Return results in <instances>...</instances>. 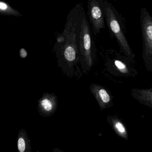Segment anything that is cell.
Masks as SVG:
<instances>
[{"instance_id": "obj_1", "label": "cell", "mask_w": 152, "mask_h": 152, "mask_svg": "<svg viewBox=\"0 0 152 152\" xmlns=\"http://www.w3.org/2000/svg\"><path fill=\"white\" fill-rule=\"evenodd\" d=\"M84 11L82 4L78 3L67 15L64 31L57 36L54 46L58 62L73 63L79 59L78 34Z\"/></svg>"}, {"instance_id": "obj_5", "label": "cell", "mask_w": 152, "mask_h": 152, "mask_svg": "<svg viewBox=\"0 0 152 152\" xmlns=\"http://www.w3.org/2000/svg\"><path fill=\"white\" fill-rule=\"evenodd\" d=\"M88 16L92 34H99L105 28L104 0H88Z\"/></svg>"}, {"instance_id": "obj_2", "label": "cell", "mask_w": 152, "mask_h": 152, "mask_svg": "<svg viewBox=\"0 0 152 152\" xmlns=\"http://www.w3.org/2000/svg\"><path fill=\"white\" fill-rule=\"evenodd\" d=\"M105 19L112 37H115L121 50L130 60L135 58L124 32V24L120 13L109 1L104 0Z\"/></svg>"}, {"instance_id": "obj_7", "label": "cell", "mask_w": 152, "mask_h": 152, "mask_svg": "<svg viewBox=\"0 0 152 152\" xmlns=\"http://www.w3.org/2000/svg\"><path fill=\"white\" fill-rule=\"evenodd\" d=\"M91 90L97 100L101 110L111 105L112 98L105 89L99 85L94 84L91 85Z\"/></svg>"}, {"instance_id": "obj_4", "label": "cell", "mask_w": 152, "mask_h": 152, "mask_svg": "<svg viewBox=\"0 0 152 152\" xmlns=\"http://www.w3.org/2000/svg\"><path fill=\"white\" fill-rule=\"evenodd\" d=\"M140 23L143 42V56L146 66L151 70L152 65V18L145 8L140 10Z\"/></svg>"}, {"instance_id": "obj_9", "label": "cell", "mask_w": 152, "mask_h": 152, "mask_svg": "<svg viewBox=\"0 0 152 152\" xmlns=\"http://www.w3.org/2000/svg\"><path fill=\"white\" fill-rule=\"evenodd\" d=\"M107 120L118 136L123 138L128 139V134L127 129L124 124L119 119L115 117H109V116Z\"/></svg>"}, {"instance_id": "obj_13", "label": "cell", "mask_w": 152, "mask_h": 152, "mask_svg": "<svg viewBox=\"0 0 152 152\" xmlns=\"http://www.w3.org/2000/svg\"><path fill=\"white\" fill-rule=\"evenodd\" d=\"M19 55H20V56L21 58H25L27 57V56H28V53H27L26 50L25 49L23 48H22L20 49Z\"/></svg>"}, {"instance_id": "obj_8", "label": "cell", "mask_w": 152, "mask_h": 152, "mask_svg": "<svg viewBox=\"0 0 152 152\" xmlns=\"http://www.w3.org/2000/svg\"><path fill=\"white\" fill-rule=\"evenodd\" d=\"M18 150L19 152H31V140L26 131L21 129L18 134L17 140Z\"/></svg>"}, {"instance_id": "obj_3", "label": "cell", "mask_w": 152, "mask_h": 152, "mask_svg": "<svg viewBox=\"0 0 152 152\" xmlns=\"http://www.w3.org/2000/svg\"><path fill=\"white\" fill-rule=\"evenodd\" d=\"M78 49L81 61L88 66H91L95 57V45L92 31L85 11L83 13L79 28Z\"/></svg>"}, {"instance_id": "obj_12", "label": "cell", "mask_w": 152, "mask_h": 152, "mask_svg": "<svg viewBox=\"0 0 152 152\" xmlns=\"http://www.w3.org/2000/svg\"><path fill=\"white\" fill-rule=\"evenodd\" d=\"M115 55L116 56V57L111 60L112 62H113V64L115 68L121 73L128 74L129 73V70L126 64L121 60V57L119 54H116Z\"/></svg>"}, {"instance_id": "obj_11", "label": "cell", "mask_w": 152, "mask_h": 152, "mask_svg": "<svg viewBox=\"0 0 152 152\" xmlns=\"http://www.w3.org/2000/svg\"><path fill=\"white\" fill-rule=\"evenodd\" d=\"M0 15L17 17L22 16L19 11L13 8L8 3L2 1H0Z\"/></svg>"}, {"instance_id": "obj_10", "label": "cell", "mask_w": 152, "mask_h": 152, "mask_svg": "<svg viewBox=\"0 0 152 152\" xmlns=\"http://www.w3.org/2000/svg\"><path fill=\"white\" fill-rule=\"evenodd\" d=\"M132 95L136 99L140 102H145V104L151 106H152V91L145 90H134Z\"/></svg>"}, {"instance_id": "obj_6", "label": "cell", "mask_w": 152, "mask_h": 152, "mask_svg": "<svg viewBox=\"0 0 152 152\" xmlns=\"http://www.w3.org/2000/svg\"><path fill=\"white\" fill-rule=\"evenodd\" d=\"M57 107V98L54 94L44 93L38 101V112L43 117L52 115L56 110Z\"/></svg>"}]
</instances>
